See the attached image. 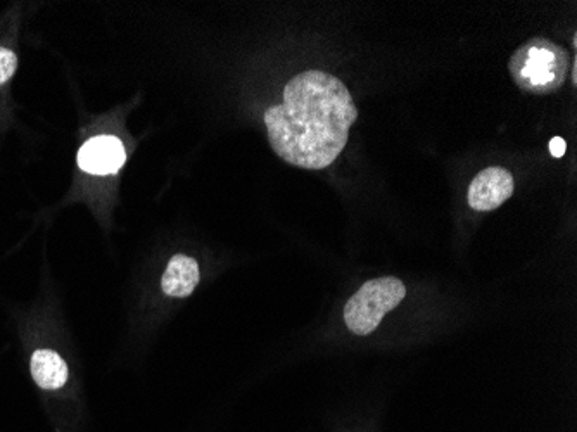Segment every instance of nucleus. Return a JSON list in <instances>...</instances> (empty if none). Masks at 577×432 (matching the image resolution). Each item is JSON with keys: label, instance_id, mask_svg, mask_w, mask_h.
<instances>
[{"label": "nucleus", "instance_id": "nucleus-3", "mask_svg": "<svg viewBox=\"0 0 577 432\" xmlns=\"http://www.w3.org/2000/svg\"><path fill=\"white\" fill-rule=\"evenodd\" d=\"M405 296V284L396 277L368 280L344 308V320L349 331L356 336H368Z\"/></svg>", "mask_w": 577, "mask_h": 432}, {"label": "nucleus", "instance_id": "nucleus-5", "mask_svg": "<svg viewBox=\"0 0 577 432\" xmlns=\"http://www.w3.org/2000/svg\"><path fill=\"white\" fill-rule=\"evenodd\" d=\"M125 161V147L113 135H101L87 140L78 151V166L90 175H111L118 172Z\"/></svg>", "mask_w": 577, "mask_h": 432}, {"label": "nucleus", "instance_id": "nucleus-8", "mask_svg": "<svg viewBox=\"0 0 577 432\" xmlns=\"http://www.w3.org/2000/svg\"><path fill=\"white\" fill-rule=\"evenodd\" d=\"M16 68H18L16 54L13 51H9V49L0 47V85L13 77Z\"/></svg>", "mask_w": 577, "mask_h": 432}, {"label": "nucleus", "instance_id": "nucleus-7", "mask_svg": "<svg viewBox=\"0 0 577 432\" xmlns=\"http://www.w3.org/2000/svg\"><path fill=\"white\" fill-rule=\"evenodd\" d=\"M32 375L42 389H61L68 381V365L56 351H35L32 356Z\"/></svg>", "mask_w": 577, "mask_h": 432}, {"label": "nucleus", "instance_id": "nucleus-4", "mask_svg": "<svg viewBox=\"0 0 577 432\" xmlns=\"http://www.w3.org/2000/svg\"><path fill=\"white\" fill-rule=\"evenodd\" d=\"M514 191L512 173L500 166H491L477 173V177L470 182L467 199L472 210L488 213L498 210L501 204L512 197Z\"/></svg>", "mask_w": 577, "mask_h": 432}, {"label": "nucleus", "instance_id": "nucleus-1", "mask_svg": "<svg viewBox=\"0 0 577 432\" xmlns=\"http://www.w3.org/2000/svg\"><path fill=\"white\" fill-rule=\"evenodd\" d=\"M356 118L348 87L334 75L315 70L292 78L282 104L265 111L273 151L305 170H324L339 158Z\"/></svg>", "mask_w": 577, "mask_h": 432}, {"label": "nucleus", "instance_id": "nucleus-6", "mask_svg": "<svg viewBox=\"0 0 577 432\" xmlns=\"http://www.w3.org/2000/svg\"><path fill=\"white\" fill-rule=\"evenodd\" d=\"M199 284V265L191 256H173L165 275H163V291L170 298H187L194 293Z\"/></svg>", "mask_w": 577, "mask_h": 432}, {"label": "nucleus", "instance_id": "nucleus-2", "mask_svg": "<svg viewBox=\"0 0 577 432\" xmlns=\"http://www.w3.org/2000/svg\"><path fill=\"white\" fill-rule=\"evenodd\" d=\"M571 59L562 45L536 37L512 54L508 71L515 85L526 94L546 96L557 92L569 75Z\"/></svg>", "mask_w": 577, "mask_h": 432}, {"label": "nucleus", "instance_id": "nucleus-9", "mask_svg": "<svg viewBox=\"0 0 577 432\" xmlns=\"http://www.w3.org/2000/svg\"><path fill=\"white\" fill-rule=\"evenodd\" d=\"M565 149H567V144L562 137H553L550 140V153H552L553 158H562L565 154Z\"/></svg>", "mask_w": 577, "mask_h": 432}]
</instances>
